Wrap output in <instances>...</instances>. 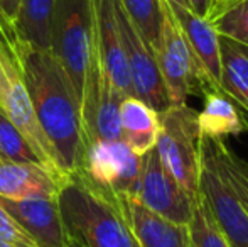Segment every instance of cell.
Wrapping results in <instances>:
<instances>
[{"instance_id": "6da1fadb", "label": "cell", "mask_w": 248, "mask_h": 247, "mask_svg": "<svg viewBox=\"0 0 248 247\" xmlns=\"http://www.w3.org/2000/svg\"><path fill=\"white\" fill-rule=\"evenodd\" d=\"M24 78L34 114L66 175L75 173L83 149L79 99L68 73L51 49H43L20 36Z\"/></svg>"}, {"instance_id": "7a4b0ae2", "label": "cell", "mask_w": 248, "mask_h": 247, "mask_svg": "<svg viewBox=\"0 0 248 247\" xmlns=\"http://www.w3.org/2000/svg\"><path fill=\"white\" fill-rule=\"evenodd\" d=\"M58 203L69 237L85 247H139L118 201L79 176L69 175Z\"/></svg>"}, {"instance_id": "3957f363", "label": "cell", "mask_w": 248, "mask_h": 247, "mask_svg": "<svg viewBox=\"0 0 248 247\" xmlns=\"http://www.w3.org/2000/svg\"><path fill=\"white\" fill-rule=\"evenodd\" d=\"M20 33L16 20L7 17L0 9V109L9 115L32 146L37 158L47 169L59 175H66L59 166V159L51 142L43 132L24 78L20 60Z\"/></svg>"}, {"instance_id": "277c9868", "label": "cell", "mask_w": 248, "mask_h": 247, "mask_svg": "<svg viewBox=\"0 0 248 247\" xmlns=\"http://www.w3.org/2000/svg\"><path fill=\"white\" fill-rule=\"evenodd\" d=\"M155 151L162 166L196 201L199 176V122L198 110L184 105L159 112Z\"/></svg>"}, {"instance_id": "5b68a950", "label": "cell", "mask_w": 248, "mask_h": 247, "mask_svg": "<svg viewBox=\"0 0 248 247\" xmlns=\"http://www.w3.org/2000/svg\"><path fill=\"white\" fill-rule=\"evenodd\" d=\"M92 46V0H54L51 10V51L68 73L79 102Z\"/></svg>"}, {"instance_id": "8992f818", "label": "cell", "mask_w": 248, "mask_h": 247, "mask_svg": "<svg viewBox=\"0 0 248 247\" xmlns=\"http://www.w3.org/2000/svg\"><path fill=\"white\" fill-rule=\"evenodd\" d=\"M157 66L169 97L170 107L184 105L189 95H201L204 90L219 88L199 65L179 24L164 0V19L160 36L154 48Z\"/></svg>"}, {"instance_id": "52a82bcc", "label": "cell", "mask_w": 248, "mask_h": 247, "mask_svg": "<svg viewBox=\"0 0 248 247\" xmlns=\"http://www.w3.org/2000/svg\"><path fill=\"white\" fill-rule=\"evenodd\" d=\"M140 163L142 156L135 154L122 139L92 141L83 146L78 166L71 175L118 200L135 195Z\"/></svg>"}, {"instance_id": "ba28073f", "label": "cell", "mask_w": 248, "mask_h": 247, "mask_svg": "<svg viewBox=\"0 0 248 247\" xmlns=\"http://www.w3.org/2000/svg\"><path fill=\"white\" fill-rule=\"evenodd\" d=\"M124 97L115 90L101 61L95 34L90 54L88 71L83 86L79 115H81L83 146L92 141H118L120 139V103Z\"/></svg>"}, {"instance_id": "9c48e42d", "label": "cell", "mask_w": 248, "mask_h": 247, "mask_svg": "<svg viewBox=\"0 0 248 247\" xmlns=\"http://www.w3.org/2000/svg\"><path fill=\"white\" fill-rule=\"evenodd\" d=\"M115 17L120 31L122 46L125 51L134 97L152 107L157 114L164 112L170 107V102L152 48L139 33L137 27L132 24L118 0H115Z\"/></svg>"}, {"instance_id": "30bf717a", "label": "cell", "mask_w": 248, "mask_h": 247, "mask_svg": "<svg viewBox=\"0 0 248 247\" xmlns=\"http://www.w3.org/2000/svg\"><path fill=\"white\" fill-rule=\"evenodd\" d=\"M198 195L232 247H248V214L211 156L199 144Z\"/></svg>"}, {"instance_id": "8fae6325", "label": "cell", "mask_w": 248, "mask_h": 247, "mask_svg": "<svg viewBox=\"0 0 248 247\" xmlns=\"http://www.w3.org/2000/svg\"><path fill=\"white\" fill-rule=\"evenodd\" d=\"M134 198L150 212L174 222L187 225L194 208V200L162 166L155 148L142 156L140 175Z\"/></svg>"}, {"instance_id": "7c38bea8", "label": "cell", "mask_w": 248, "mask_h": 247, "mask_svg": "<svg viewBox=\"0 0 248 247\" xmlns=\"http://www.w3.org/2000/svg\"><path fill=\"white\" fill-rule=\"evenodd\" d=\"M0 205L31 237L34 247H68L69 234L62 220L58 198L9 200L0 197Z\"/></svg>"}, {"instance_id": "4fadbf2b", "label": "cell", "mask_w": 248, "mask_h": 247, "mask_svg": "<svg viewBox=\"0 0 248 247\" xmlns=\"http://www.w3.org/2000/svg\"><path fill=\"white\" fill-rule=\"evenodd\" d=\"M93 3V34L98 46L101 61L115 90L122 97H134V88L128 75L125 51L122 46L120 31L115 17V0H92Z\"/></svg>"}, {"instance_id": "5bb4252c", "label": "cell", "mask_w": 248, "mask_h": 247, "mask_svg": "<svg viewBox=\"0 0 248 247\" xmlns=\"http://www.w3.org/2000/svg\"><path fill=\"white\" fill-rule=\"evenodd\" d=\"M69 175H59L39 163L0 158V197L9 200L58 198Z\"/></svg>"}, {"instance_id": "9a60e30c", "label": "cell", "mask_w": 248, "mask_h": 247, "mask_svg": "<svg viewBox=\"0 0 248 247\" xmlns=\"http://www.w3.org/2000/svg\"><path fill=\"white\" fill-rule=\"evenodd\" d=\"M117 201L139 247H191L187 225L174 224L154 214L134 197L118 198Z\"/></svg>"}, {"instance_id": "2e32d148", "label": "cell", "mask_w": 248, "mask_h": 247, "mask_svg": "<svg viewBox=\"0 0 248 247\" xmlns=\"http://www.w3.org/2000/svg\"><path fill=\"white\" fill-rule=\"evenodd\" d=\"M166 5L176 19V22L179 24L184 36H186L202 71L219 86L221 60H219V36L216 34V31L213 29L211 24L204 17H199L198 14H194L187 7L177 5V3L167 2V0Z\"/></svg>"}, {"instance_id": "e0dca14e", "label": "cell", "mask_w": 248, "mask_h": 247, "mask_svg": "<svg viewBox=\"0 0 248 247\" xmlns=\"http://www.w3.org/2000/svg\"><path fill=\"white\" fill-rule=\"evenodd\" d=\"M120 139L139 156L155 148L159 132L157 112L137 97H125L120 103Z\"/></svg>"}, {"instance_id": "ac0fdd59", "label": "cell", "mask_w": 248, "mask_h": 247, "mask_svg": "<svg viewBox=\"0 0 248 247\" xmlns=\"http://www.w3.org/2000/svg\"><path fill=\"white\" fill-rule=\"evenodd\" d=\"M201 95L204 99V107L198 114V122L202 135L225 139L226 135L248 131L245 115L221 88L204 90Z\"/></svg>"}, {"instance_id": "d6986e66", "label": "cell", "mask_w": 248, "mask_h": 247, "mask_svg": "<svg viewBox=\"0 0 248 247\" xmlns=\"http://www.w3.org/2000/svg\"><path fill=\"white\" fill-rule=\"evenodd\" d=\"M221 90L242 110L248 122V48L219 36Z\"/></svg>"}, {"instance_id": "ffe728a7", "label": "cell", "mask_w": 248, "mask_h": 247, "mask_svg": "<svg viewBox=\"0 0 248 247\" xmlns=\"http://www.w3.org/2000/svg\"><path fill=\"white\" fill-rule=\"evenodd\" d=\"M199 144L216 163L218 169L225 176L233 193L236 195L242 207L248 214V161L236 152H233V149L226 144L225 139H216L201 134Z\"/></svg>"}, {"instance_id": "44dd1931", "label": "cell", "mask_w": 248, "mask_h": 247, "mask_svg": "<svg viewBox=\"0 0 248 247\" xmlns=\"http://www.w3.org/2000/svg\"><path fill=\"white\" fill-rule=\"evenodd\" d=\"M206 20L218 36L248 48V0H213Z\"/></svg>"}, {"instance_id": "7402d4cb", "label": "cell", "mask_w": 248, "mask_h": 247, "mask_svg": "<svg viewBox=\"0 0 248 247\" xmlns=\"http://www.w3.org/2000/svg\"><path fill=\"white\" fill-rule=\"evenodd\" d=\"M54 0H20L16 26L31 44L51 49V10Z\"/></svg>"}, {"instance_id": "603a6c76", "label": "cell", "mask_w": 248, "mask_h": 247, "mask_svg": "<svg viewBox=\"0 0 248 247\" xmlns=\"http://www.w3.org/2000/svg\"><path fill=\"white\" fill-rule=\"evenodd\" d=\"M118 2L154 51L162 29L164 0H118Z\"/></svg>"}, {"instance_id": "cb8c5ba5", "label": "cell", "mask_w": 248, "mask_h": 247, "mask_svg": "<svg viewBox=\"0 0 248 247\" xmlns=\"http://www.w3.org/2000/svg\"><path fill=\"white\" fill-rule=\"evenodd\" d=\"M187 231H189L191 247H232L218 229V225L215 224L201 195H198L194 201Z\"/></svg>"}, {"instance_id": "d4e9b609", "label": "cell", "mask_w": 248, "mask_h": 247, "mask_svg": "<svg viewBox=\"0 0 248 247\" xmlns=\"http://www.w3.org/2000/svg\"><path fill=\"white\" fill-rule=\"evenodd\" d=\"M0 158L9 159V161L43 165L32 146L27 142L26 135L20 132V129L9 119V115L2 109H0Z\"/></svg>"}, {"instance_id": "484cf974", "label": "cell", "mask_w": 248, "mask_h": 247, "mask_svg": "<svg viewBox=\"0 0 248 247\" xmlns=\"http://www.w3.org/2000/svg\"><path fill=\"white\" fill-rule=\"evenodd\" d=\"M0 241H5L16 247L34 246L29 235L16 224V220L7 214L2 205H0Z\"/></svg>"}, {"instance_id": "4316f807", "label": "cell", "mask_w": 248, "mask_h": 247, "mask_svg": "<svg viewBox=\"0 0 248 247\" xmlns=\"http://www.w3.org/2000/svg\"><path fill=\"white\" fill-rule=\"evenodd\" d=\"M187 3H189V9L193 10L194 14H198L199 17H204L206 19L213 0H187Z\"/></svg>"}, {"instance_id": "83f0119b", "label": "cell", "mask_w": 248, "mask_h": 247, "mask_svg": "<svg viewBox=\"0 0 248 247\" xmlns=\"http://www.w3.org/2000/svg\"><path fill=\"white\" fill-rule=\"evenodd\" d=\"M0 9L7 14V17L16 20L20 9V0H0Z\"/></svg>"}, {"instance_id": "f1b7e54d", "label": "cell", "mask_w": 248, "mask_h": 247, "mask_svg": "<svg viewBox=\"0 0 248 247\" xmlns=\"http://www.w3.org/2000/svg\"><path fill=\"white\" fill-rule=\"evenodd\" d=\"M71 239V237H69ZM19 247H34V246H19ZM68 247H85L81 244V242H78V241H75V239H71V241H69V246Z\"/></svg>"}, {"instance_id": "f546056e", "label": "cell", "mask_w": 248, "mask_h": 247, "mask_svg": "<svg viewBox=\"0 0 248 247\" xmlns=\"http://www.w3.org/2000/svg\"><path fill=\"white\" fill-rule=\"evenodd\" d=\"M167 2L177 3V5H183V7H187V9H189V3H187V0H167Z\"/></svg>"}, {"instance_id": "4dcf8cb0", "label": "cell", "mask_w": 248, "mask_h": 247, "mask_svg": "<svg viewBox=\"0 0 248 247\" xmlns=\"http://www.w3.org/2000/svg\"><path fill=\"white\" fill-rule=\"evenodd\" d=\"M0 247H16V246L9 244V242H5V241H0Z\"/></svg>"}]
</instances>
